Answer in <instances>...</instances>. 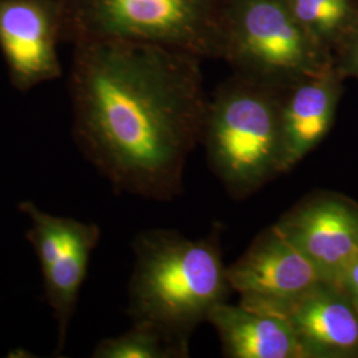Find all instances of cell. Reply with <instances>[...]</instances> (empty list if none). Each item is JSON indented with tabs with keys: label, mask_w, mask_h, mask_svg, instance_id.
Returning a JSON list of instances; mask_svg holds the SVG:
<instances>
[{
	"label": "cell",
	"mask_w": 358,
	"mask_h": 358,
	"mask_svg": "<svg viewBox=\"0 0 358 358\" xmlns=\"http://www.w3.org/2000/svg\"><path fill=\"white\" fill-rule=\"evenodd\" d=\"M0 48L15 88L56 80V13L47 0H0Z\"/></svg>",
	"instance_id": "cell-9"
},
{
	"label": "cell",
	"mask_w": 358,
	"mask_h": 358,
	"mask_svg": "<svg viewBox=\"0 0 358 358\" xmlns=\"http://www.w3.org/2000/svg\"><path fill=\"white\" fill-rule=\"evenodd\" d=\"M287 1L308 35L332 55L337 44L358 22L357 0Z\"/></svg>",
	"instance_id": "cell-13"
},
{
	"label": "cell",
	"mask_w": 358,
	"mask_h": 358,
	"mask_svg": "<svg viewBox=\"0 0 358 358\" xmlns=\"http://www.w3.org/2000/svg\"><path fill=\"white\" fill-rule=\"evenodd\" d=\"M76 43L69 92L80 153L117 194L174 201L203 134L202 59L133 40Z\"/></svg>",
	"instance_id": "cell-1"
},
{
	"label": "cell",
	"mask_w": 358,
	"mask_h": 358,
	"mask_svg": "<svg viewBox=\"0 0 358 358\" xmlns=\"http://www.w3.org/2000/svg\"><path fill=\"white\" fill-rule=\"evenodd\" d=\"M220 229L217 224L199 239L166 229L142 231L134 238L128 285L131 322L152 325L189 348L196 327L232 291L222 259Z\"/></svg>",
	"instance_id": "cell-2"
},
{
	"label": "cell",
	"mask_w": 358,
	"mask_h": 358,
	"mask_svg": "<svg viewBox=\"0 0 358 358\" xmlns=\"http://www.w3.org/2000/svg\"><path fill=\"white\" fill-rule=\"evenodd\" d=\"M190 348L169 338L152 325L131 322V328L101 340L92 353L94 358H183Z\"/></svg>",
	"instance_id": "cell-14"
},
{
	"label": "cell",
	"mask_w": 358,
	"mask_h": 358,
	"mask_svg": "<svg viewBox=\"0 0 358 358\" xmlns=\"http://www.w3.org/2000/svg\"><path fill=\"white\" fill-rule=\"evenodd\" d=\"M282 90L232 73L208 97L201 145L213 174L236 201L282 176Z\"/></svg>",
	"instance_id": "cell-3"
},
{
	"label": "cell",
	"mask_w": 358,
	"mask_h": 358,
	"mask_svg": "<svg viewBox=\"0 0 358 358\" xmlns=\"http://www.w3.org/2000/svg\"><path fill=\"white\" fill-rule=\"evenodd\" d=\"M344 77L334 64L282 90V173L288 174L332 128Z\"/></svg>",
	"instance_id": "cell-10"
},
{
	"label": "cell",
	"mask_w": 358,
	"mask_h": 358,
	"mask_svg": "<svg viewBox=\"0 0 358 358\" xmlns=\"http://www.w3.org/2000/svg\"><path fill=\"white\" fill-rule=\"evenodd\" d=\"M227 279L241 306L282 317L324 282L275 224L259 232L243 255L227 267Z\"/></svg>",
	"instance_id": "cell-7"
},
{
	"label": "cell",
	"mask_w": 358,
	"mask_h": 358,
	"mask_svg": "<svg viewBox=\"0 0 358 358\" xmlns=\"http://www.w3.org/2000/svg\"><path fill=\"white\" fill-rule=\"evenodd\" d=\"M229 0H64L77 40L120 38L220 59Z\"/></svg>",
	"instance_id": "cell-4"
},
{
	"label": "cell",
	"mask_w": 358,
	"mask_h": 358,
	"mask_svg": "<svg viewBox=\"0 0 358 358\" xmlns=\"http://www.w3.org/2000/svg\"><path fill=\"white\" fill-rule=\"evenodd\" d=\"M285 319L304 358L358 356V312L341 288L320 282Z\"/></svg>",
	"instance_id": "cell-11"
},
{
	"label": "cell",
	"mask_w": 358,
	"mask_h": 358,
	"mask_svg": "<svg viewBox=\"0 0 358 358\" xmlns=\"http://www.w3.org/2000/svg\"><path fill=\"white\" fill-rule=\"evenodd\" d=\"M333 60L341 76L358 78V22L334 48Z\"/></svg>",
	"instance_id": "cell-15"
},
{
	"label": "cell",
	"mask_w": 358,
	"mask_h": 358,
	"mask_svg": "<svg viewBox=\"0 0 358 358\" xmlns=\"http://www.w3.org/2000/svg\"><path fill=\"white\" fill-rule=\"evenodd\" d=\"M220 59L234 75L284 90L334 64L300 26L287 0H229Z\"/></svg>",
	"instance_id": "cell-5"
},
{
	"label": "cell",
	"mask_w": 358,
	"mask_h": 358,
	"mask_svg": "<svg viewBox=\"0 0 358 358\" xmlns=\"http://www.w3.org/2000/svg\"><path fill=\"white\" fill-rule=\"evenodd\" d=\"M340 288L345 292L358 312V259L346 271Z\"/></svg>",
	"instance_id": "cell-16"
},
{
	"label": "cell",
	"mask_w": 358,
	"mask_h": 358,
	"mask_svg": "<svg viewBox=\"0 0 358 358\" xmlns=\"http://www.w3.org/2000/svg\"><path fill=\"white\" fill-rule=\"evenodd\" d=\"M17 208L29 219L26 239L38 257L44 300L57 322L55 355L60 356L101 230L94 223L48 214L32 201H22Z\"/></svg>",
	"instance_id": "cell-6"
},
{
	"label": "cell",
	"mask_w": 358,
	"mask_h": 358,
	"mask_svg": "<svg viewBox=\"0 0 358 358\" xmlns=\"http://www.w3.org/2000/svg\"><path fill=\"white\" fill-rule=\"evenodd\" d=\"M275 226L319 271L321 279L340 288L358 259V207L331 192L310 194Z\"/></svg>",
	"instance_id": "cell-8"
},
{
	"label": "cell",
	"mask_w": 358,
	"mask_h": 358,
	"mask_svg": "<svg viewBox=\"0 0 358 358\" xmlns=\"http://www.w3.org/2000/svg\"><path fill=\"white\" fill-rule=\"evenodd\" d=\"M229 358H304L285 317L223 301L207 316Z\"/></svg>",
	"instance_id": "cell-12"
}]
</instances>
